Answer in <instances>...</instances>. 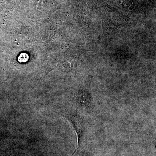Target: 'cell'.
I'll return each mask as SVG.
<instances>
[]
</instances>
